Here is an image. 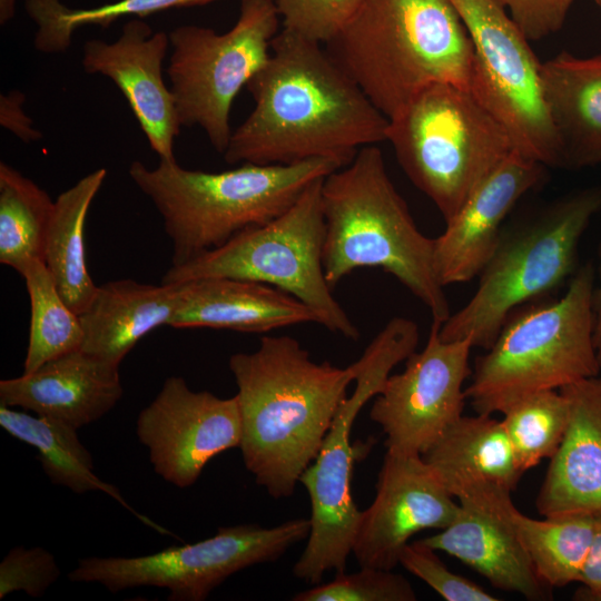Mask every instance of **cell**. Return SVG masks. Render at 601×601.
Segmentation results:
<instances>
[{"label":"cell","instance_id":"1","mask_svg":"<svg viewBox=\"0 0 601 601\" xmlns=\"http://www.w3.org/2000/svg\"><path fill=\"white\" fill-rule=\"evenodd\" d=\"M247 89L254 108L223 154L230 165L329 159L344 167L386 140L388 118L322 43L294 31L277 32Z\"/></svg>","mask_w":601,"mask_h":601},{"label":"cell","instance_id":"2","mask_svg":"<svg viewBox=\"0 0 601 601\" xmlns=\"http://www.w3.org/2000/svg\"><path fill=\"white\" fill-rule=\"evenodd\" d=\"M245 467L276 500L293 495L317 457L334 416L354 381L351 365L317 363L290 336H262L256 351L235 353Z\"/></svg>","mask_w":601,"mask_h":601},{"label":"cell","instance_id":"3","mask_svg":"<svg viewBox=\"0 0 601 601\" xmlns=\"http://www.w3.org/2000/svg\"><path fill=\"white\" fill-rule=\"evenodd\" d=\"M325 46L388 119L434 83L470 88L473 45L450 0H363Z\"/></svg>","mask_w":601,"mask_h":601},{"label":"cell","instance_id":"4","mask_svg":"<svg viewBox=\"0 0 601 601\" xmlns=\"http://www.w3.org/2000/svg\"><path fill=\"white\" fill-rule=\"evenodd\" d=\"M322 207L323 267L332 289L358 268H381L418 298L434 322L449 318L445 287L433 266L434 238L415 224L376 145L324 177Z\"/></svg>","mask_w":601,"mask_h":601},{"label":"cell","instance_id":"5","mask_svg":"<svg viewBox=\"0 0 601 601\" xmlns=\"http://www.w3.org/2000/svg\"><path fill=\"white\" fill-rule=\"evenodd\" d=\"M341 168L329 159L242 166L208 173L160 160L132 161L128 174L154 204L171 242V265L186 264L286 211L315 180Z\"/></svg>","mask_w":601,"mask_h":601},{"label":"cell","instance_id":"6","mask_svg":"<svg viewBox=\"0 0 601 601\" xmlns=\"http://www.w3.org/2000/svg\"><path fill=\"white\" fill-rule=\"evenodd\" d=\"M601 211V184L565 194L504 225L469 302L440 326L444 341L487 349L509 316L544 297L577 269L580 240Z\"/></svg>","mask_w":601,"mask_h":601},{"label":"cell","instance_id":"7","mask_svg":"<svg viewBox=\"0 0 601 601\" xmlns=\"http://www.w3.org/2000/svg\"><path fill=\"white\" fill-rule=\"evenodd\" d=\"M595 269L580 265L558 299L515 309L465 387L477 414L503 413L519 400L600 374L593 343Z\"/></svg>","mask_w":601,"mask_h":601},{"label":"cell","instance_id":"8","mask_svg":"<svg viewBox=\"0 0 601 601\" xmlns=\"http://www.w3.org/2000/svg\"><path fill=\"white\" fill-rule=\"evenodd\" d=\"M386 140L444 221L515 150L505 126L471 89L450 82L425 88L388 119Z\"/></svg>","mask_w":601,"mask_h":601},{"label":"cell","instance_id":"9","mask_svg":"<svg viewBox=\"0 0 601 601\" xmlns=\"http://www.w3.org/2000/svg\"><path fill=\"white\" fill-rule=\"evenodd\" d=\"M418 341L414 321L393 317L351 364L354 392L339 405L317 457L299 477L311 501V530L293 574L307 584L321 583L325 573L346 570L362 515L352 493V427L359 411L381 392L392 370L415 352Z\"/></svg>","mask_w":601,"mask_h":601},{"label":"cell","instance_id":"10","mask_svg":"<svg viewBox=\"0 0 601 601\" xmlns=\"http://www.w3.org/2000/svg\"><path fill=\"white\" fill-rule=\"evenodd\" d=\"M323 179L313 181L273 220L244 230L186 264L170 266L161 283L229 277L265 284L311 307L328 331L358 339V328L333 296L324 274Z\"/></svg>","mask_w":601,"mask_h":601},{"label":"cell","instance_id":"11","mask_svg":"<svg viewBox=\"0 0 601 601\" xmlns=\"http://www.w3.org/2000/svg\"><path fill=\"white\" fill-rule=\"evenodd\" d=\"M280 18L273 0H242L239 17L226 32L185 24L169 35L167 67L178 120L198 126L220 154L233 130V101L266 63Z\"/></svg>","mask_w":601,"mask_h":601},{"label":"cell","instance_id":"12","mask_svg":"<svg viewBox=\"0 0 601 601\" xmlns=\"http://www.w3.org/2000/svg\"><path fill=\"white\" fill-rule=\"evenodd\" d=\"M309 530V518L270 528L257 523L220 526L208 539L147 555L82 559L69 579L100 583L112 593L156 587L167 589L171 601H203L231 574L275 562L307 539Z\"/></svg>","mask_w":601,"mask_h":601},{"label":"cell","instance_id":"13","mask_svg":"<svg viewBox=\"0 0 601 601\" xmlns=\"http://www.w3.org/2000/svg\"><path fill=\"white\" fill-rule=\"evenodd\" d=\"M473 45L471 91L505 126L520 154L560 167L559 142L543 100L530 41L493 0H450Z\"/></svg>","mask_w":601,"mask_h":601},{"label":"cell","instance_id":"14","mask_svg":"<svg viewBox=\"0 0 601 601\" xmlns=\"http://www.w3.org/2000/svg\"><path fill=\"white\" fill-rule=\"evenodd\" d=\"M440 326L433 321L424 348L374 397L370 417L382 427L388 452L421 455L463 415L473 345L467 338L442 339Z\"/></svg>","mask_w":601,"mask_h":601},{"label":"cell","instance_id":"15","mask_svg":"<svg viewBox=\"0 0 601 601\" xmlns=\"http://www.w3.org/2000/svg\"><path fill=\"white\" fill-rule=\"evenodd\" d=\"M136 434L148 449L155 473L177 487H188L213 457L239 447L237 397L193 391L185 378L170 376L138 414Z\"/></svg>","mask_w":601,"mask_h":601},{"label":"cell","instance_id":"16","mask_svg":"<svg viewBox=\"0 0 601 601\" xmlns=\"http://www.w3.org/2000/svg\"><path fill=\"white\" fill-rule=\"evenodd\" d=\"M459 511L460 503L421 455L386 451L375 497L362 511L352 553L359 566L393 570L414 534L445 529Z\"/></svg>","mask_w":601,"mask_h":601},{"label":"cell","instance_id":"17","mask_svg":"<svg viewBox=\"0 0 601 601\" xmlns=\"http://www.w3.org/2000/svg\"><path fill=\"white\" fill-rule=\"evenodd\" d=\"M170 48L169 35L152 31L132 18L112 42L88 40L81 65L89 75L110 79L126 98L150 148L160 160H176L175 139L180 131L174 96L162 77V62Z\"/></svg>","mask_w":601,"mask_h":601},{"label":"cell","instance_id":"18","mask_svg":"<svg viewBox=\"0 0 601 601\" xmlns=\"http://www.w3.org/2000/svg\"><path fill=\"white\" fill-rule=\"evenodd\" d=\"M543 164L516 150L508 155L474 189L434 238L433 266L446 287L479 276L491 258L515 204L545 176Z\"/></svg>","mask_w":601,"mask_h":601},{"label":"cell","instance_id":"19","mask_svg":"<svg viewBox=\"0 0 601 601\" xmlns=\"http://www.w3.org/2000/svg\"><path fill=\"white\" fill-rule=\"evenodd\" d=\"M454 521L422 539L483 575L495 588L529 600H544L548 585L538 577L510 519L511 492L490 487L459 499Z\"/></svg>","mask_w":601,"mask_h":601},{"label":"cell","instance_id":"20","mask_svg":"<svg viewBox=\"0 0 601 601\" xmlns=\"http://www.w3.org/2000/svg\"><path fill=\"white\" fill-rule=\"evenodd\" d=\"M119 366L81 348L31 373L0 381V403L62 421L75 428L106 415L120 401Z\"/></svg>","mask_w":601,"mask_h":601},{"label":"cell","instance_id":"21","mask_svg":"<svg viewBox=\"0 0 601 601\" xmlns=\"http://www.w3.org/2000/svg\"><path fill=\"white\" fill-rule=\"evenodd\" d=\"M560 391L570 403L569 423L550 459L536 509L542 516L566 512L601 515V375Z\"/></svg>","mask_w":601,"mask_h":601},{"label":"cell","instance_id":"22","mask_svg":"<svg viewBox=\"0 0 601 601\" xmlns=\"http://www.w3.org/2000/svg\"><path fill=\"white\" fill-rule=\"evenodd\" d=\"M180 284L175 328H215L267 333L319 316L294 296L275 287L229 277H203Z\"/></svg>","mask_w":601,"mask_h":601},{"label":"cell","instance_id":"23","mask_svg":"<svg viewBox=\"0 0 601 601\" xmlns=\"http://www.w3.org/2000/svg\"><path fill=\"white\" fill-rule=\"evenodd\" d=\"M541 85L561 168L601 164V55L563 51L542 62Z\"/></svg>","mask_w":601,"mask_h":601},{"label":"cell","instance_id":"24","mask_svg":"<svg viewBox=\"0 0 601 601\" xmlns=\"http://www.w3.org/2000/svg\"><path fill=\"white\" fill-rule=\"evenodd\" d=\"M179 296L178 283L152 285L126 278L98 285L79 314L81 349L120 366L141 338L159 326H169Z\"/></svg>","mask_w":601,"mask_h":601},{"label":"cell","instance_id":"25","mask_svg":"<svg viewBox=\"0 0 601 601\" xmlns=\"http://www.w3.org/2000/svg\"><path fill=\"white\" fill-rule=\"evenodd\" d=\"M454 499L479 490L512 492L524 474L501 420L462 415L421 454Z\"/></svg>","mask_w":601,"mask_h":601},{"label":"cell","instance_id":"26","mask_svg":"<svg viewBox=\"0 0 601 601\" xmlns=\"http://www.w3.org/2000/svg\"><path fill=\"white\" fill-rule=\"evenodd\" d=\"M107 176L98 168L79 179L55 200L45 263L69 307L80 314L93 298L98 285L87 266L85 225L89 208Z\"/></svg>","mask_w":601,"mask_h":601},{"label":"cell","instance_id":"27","mask_svg":"<svg viewBox=\"0 0 601 601\" xmlns=\"http://www.w3.org/2000/svg\"><path fill=\"white\" fill-rule=\"evenodd\" d=\"M0 426L12 437L37 449L41 466L53 484L66 486L77 494L104 492L129 509L147 525L161 533H169L138 514L122 499L116 486L96 475L92 456L79 440L77 428L62 421L30 415L1 403Z\"/></svg>","mask_w":601,"mask_h":601},{"label":"cell","instance_id":"28","mask_svg":"<svg viewBox=\"0 0 601 601\" xmlns=\"http://www.w3.org/2000/svg\"><path fill=\"white\" fill-rule=\"evenodd\" d=\"M510 519L542 582L563 588L579 581L593 539L595 515L566 512L536 520L513 504Z\"/></svg>","mask_w":601,"mask_h":601},{"label":"cell","instance_id":"29","mask_svg":"<svg viewBox=\"0 0 601 601\" xmlns=\"http://www.w3.org/2000/svg\"><path fill=\"white\" fill-rule=\"evenodd\" d=\"M55 200L33 180L0 162V263L17 270L29 259L45 262Z\"/></svg>","mask_w":601,"mask_h":601},{"label":"cell","instance_id":"30","mask_svg":"<svg viewBox=\"0 0 601 601\" xmlns=\"http://www.w3.org/2000/svg\"><path fill=\"white\" fill-rule=\"evenodd\" d=\"M17 272L24 280L30 300L23 373H31L48 361L81 348L83 331L79 314L65 302L43 260L29 259Z\"/></svg>","mask_w":601,"mask_h":601},{"label":"cell","instance_id":"31","mask_svg":"<svg viewBox=\"0 0 601 601\" xmlns=\"http://www.w3.org/2000/svg\"><path fill=\"white\" fill-rule=\"evenodd\" d=\"M217 0H118L92 8H70L61 0H26L27 14L36 24L35 48L62 53L72 35L86 26L109 27L125 17H147L164 10L201 6Z\"/></svg>","mask_w":601,"mask_h":601},{"label":"cell","instance_id":"32","mask_svg":"<svg viewBox=\"0 0 601 601\" xmlns=\"http://www.w3.org/2000/svg\"><path fill=\"white\" fill-rule=\"evenodd\" d=\"M502 414L516 462L525 473L556 453L568 427L570 403L560 390H545L519 400Z\"/></svg>","mask_w":601,"mask_h":601},{"label":"cell","instance_id":"33","mask_svg":"<svg viewBox=\"0 0 601 601\" xmlns=\"http://www.w3.org/2000/svg\"><path fill=\"white\" fill-rule=\"evenodd\" d=\"M412 584L393 570L361 566L296 593L293 601H415Z\"/></svg>","mask_w":601,"mask_h":601},{"label":"cell","instance_id":"34","mask_svg":"<svg viewBox=\"0 0 601 601\" xmlns=\"http://www.w3.org/2000/svg\"><path fill=\"white\" fill-rule=\"evenodd\" d=\"M363 0H276L282 28L326 45L351 20Z\"/></svg>","mask_w":601,"mask_h":601},{"label":"cell","instance_id":"35","mask_svg":"<svg viewBox=\"0 0 601 601\" xmlns=\"http://www.w3.org/2000/svg\"><path fill=\"white\" fill-rule=\"evenodd\" d=\"M436 552L423 540L408 542L400 553L398 564L424 581L446 601L499 600L467 578L452 572Z\"/></svg>","mask_w":601,"mask_h":601},{"label":"cell","instance_id":"36","mask_svg":"<svg viewBox=\"0 0 601 601\" xmlns=\"http://www.w3.org/2000/svg\"><path fill=\"white\" fill-rule=\"evenodd\" d=\"M60 577L55 556L40 546L13 548L0 563V599L16 591L40 598Z\"/></svg>","mask_w":601,"mask_h":601},{"label":"cell","instance_id":"37","mask_svg":"<svg viewBox=\"0 0 601 601\" xmlns=\"http://www.w3.org/2000/svg\"><path fill=\"white\" fill-rule=\"evenodd\" d=\"M509 11L511 19L529 41L541 40L559 31L574 0H493Z\"/></svg>","mask_w":601,"mask_h":601},{"label":"cell","instance_id":"38","mask_svg":"<svg viewBox=\"0 0 601 601\" xmlns=\"http://www.w3.org/2000/svg\"><path fill=\"white\" fill-rule=\"evenodd\" d=\"M24 95L11 90L0 96V125L24 142L40 140L42 134L24 111Z\"/></svg>","mask_w":601,"mask_h":601},{"label":"cell","instance_id":"39","mask_svg":"<svg viewBox=\"0 0 601 601\" xmlns=\"http://www.w3.org/2000/svg\"><path fill=\"white\" fill-rule=\"evenodd\" d=\"M578 582L583 587L574 599L601 601V515L595 516L593 539Z\"/></svg>","mask_w":601,"mask_h":601},{"label":"cell","instance_id":"40","mask_svg":"<svg viewBox=\"0 0 601 601\" xmlns=\"http://www.w3.org/2000/svg\"><path fill=\"white\" fill-rule=\"evenodd\" d=\"M598 284L592 292V312H593V343L597 358L601 367V243L598 248Z\"/></svg>","mask_w":601,"mask_h":601},{"label":"cell","instance_id":"41","mask_svg":"<svg viewBox=\"0 0 601 601\" xmlns=\"http://www.w3.org/2000/svg\"><path fill=\"white\" fill-rule=\"evenodd\" d=\"M16 14V0H0V23L6 24Z\"/></svg>","mask_w":601,"mask_h":601},{"label":"cell","instance_id":"42","mask_svg":"<svg viewBox=\"0 0 601 601\" xmlns=\"http://www.w3.org/2000/svg\"><path fill=\"white\" fill-rule=\"evenodd\" d=\"M601 8V0H593Z\"/></svg>","mask_w":601,"mask_h":601},{"label":"cell","instance_id":"43","mask_svg":"<svg viewBox=\"0 0 601 601\" xmlns=\"http://www.w3.org/2000/svg\"><path fill=\"white\" fill-rule=\"evenodd\" d=\"M273 1H276V0H273Z\"/></svg>","mask_w":601,"mask_h":601}]
</instances>
